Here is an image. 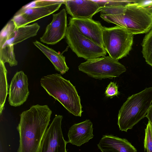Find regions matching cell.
<instances>
[{
	"mask_svg": "<svg viewBox=\"0 0 152 152\" xmlns=\"http://www.w3.org/2000/svg\"><path fill=\"white\" fill-rule=\"evenodd\" d=\"M64 0H36L32 1L25 5L22 8L23 9H27L45 7L56 4H64Z\"/></svg>",
	"mask_w": 152,
	"mask_h": 152,
	"instance_id": "cell-21",
	"label": "cell"
},
{
	"mask_svg": "<svg viewBox=\"0 0 152 152\" xmlns=\"http://www.w3.org/2000/svg\"><path fill=\"white\" fill-rule=\"evenodd\" d=\"M62 4H60L42 7L23 9L21 8L15 14L11 20L16 28L24 26L57 11Z\"/></svg>",
	"mask_w": 152,
	"mask_h": 152,
	"instance_id": "cell-11",
	"label": "cell"
},
{
	"mask_svg": "<svg viewBox=\"0 0 152 152\" xmlns=\"http://www.w3.org/2000/svg\"><path fill=\"white\" fill-rule=\"evenodd\" d=\"M78 69L96 79H112L125 72V67L110 56H103L87 60L81 63Z\"/></svg>",
	"mask_w": 152,
	"mask_h": 152,
	"instance_id": "cell-6",
	"label": "cell"
},
{
	"mask_svg": "<svg viewBox=\"0 0 152 152\" xmlns=\"http://www.w3.org/2000/svg\"><path fill=\"white\" fill-rule=\"evenodd\" d=\"M149 121L152 124V104L150 107L145 116Z\"/></svg>",
	"mask_w": 152,
	"mask_h": 152,
	"instance_id": "cell-26",
	"label": "cell"
},
{
	"mask_svg": "<svg viewBox=\"0 0 152 152\" xmlns=\"http://www.w3.org/2000/svg\"><path fill=\"white\" fill-rule=\"evenodd\" d=\"M63 118L61 115H55L45 134L39 152H67L68 142L64 138L61 128Z\"/></svg>",
	"mask_w": 152,
	"mask_h": 152,
	"instance_id": "cell-8",
	"label": "cell"
},
{
	"mask_svg": "<svg viewBox=\"0 0 152 152\" xmlns=\"http://www.w3.org/2000/svg\"><path fill=\"white\" fill-rule=\"evenodd\" d=\"M100 12L104 20L122 27L133 35L147 33L152 28V15L135 3L102 7Z\"/></svg>",
	"mask_w": 152,
	"mask_h": 152,
	"instance_id": "cell-2",
	"label": "cell"
},
{
	"mask_svg": "<svg viewBox=\"0 0 152 152\" xmlns=\"http://www.w3.org/2000/svg\"><path fill=\"white\" fill-rule=\"evenodd\" d=\"M52 113L48 105L37 104L20 115L17 128L20 137L18 152H39Z\"/></svg>",
	"mask_w": 152,
	"mask_h": 152,
	"instance_id": "cell-1",
	"label": "cell"
},
{
	"mask_svg": "<svg viewBox=\"0 0 152 152\" xmlns=\"http://www.w3.org/2000/svg\"><path fill=\"white\" fill-rule=\"evenodd\" d=\"M69 23L74 25L83 35L103 47V26L92 18H70Z\"/></svg>",
	"mask_w": 152,
	"mask_h": 152,
	"instance_id": "cell-13",
	"label": "cell"
},
{
	"mask_svg": "<svg viewBox=\"0 0 152 152\" xmlns=\"http://www.w3.org/2000/svg\"><path fill=\"white\" fill-rule=\"evenodd\" d=\"M40 83L48 94L59 102L69 113L81 116L83 111L80 97L69 80L55 73L42 77Z\"/></svg>",
	"mask_w": 152,
	"mask_h": 152,
	"instance_id": "cell-3",
	"label": "cell"
},
{
	"mask_svg": "<svg viewBox=\"0 0 152 152\" xmlns=\"http://www.w3.org/2000/svg\"><path fill=\"white\" fill-rule=\"evenodd\" d=\"M133 35L118 26L111 27L103 26V47L109 56L118 60L126 56L131 50Z\"/></svg>",
	"mask_w": 152,
	"mask_h": 152,
	"instance_id": "cell-5",
	"label": "cell"
},
{
	"mask_svg": "<svg viewBox=\"0 0 152 152\" xmlns=\"http://www.w3.org/2000/svg\"><path fill=\"white\" fill-rule=\"evenodd\" d=\"M118 88L116 83L111 82L105 90V94L106 97L112 99L115 96H117L119 94Z\"/></svg>",
	"mask_w": 152,
	"mask_h": 152,
	"instance_id": "cell-24",
	"label": "cell"
},
{
	"mask_svg": "<svg viewBox=\"0 0 152 152\" xmlns=\"http://www.w3.org/2000/svg\"><path fill=\"white\" fill-rule=\"evenodd\" d=\"M93 131L92 124L90 120L75 124L69 130L68 142L80 146L93 137Z\"/></svg>",
	"mask_w": 152,
	"mask_h": 152,
	"instance_id": "cell-14",
	"label": "cell"
},
{
	"mask_svg": "<svg viewBox=\"0 0 152 152\" xmlns=\"http://www.w3.org/2000/svg\"><path fill=\"white\" fill-rule=\"evenodd\" d=\"M144 145L147 152H152V124L149 121L145 129Z\"/></svg>",
	"mask_w": 152,
	"mask_h": 152,
	"instance_id": "cell-23",
	"label": "cell"
},
{
	"mask_svg": "<svg viewBox=\"0 0 152 152\" xmlns=\"http://www.w3.org/2000/svg\"><path fill=\"white\" fill-rule=\"evenodd\" d=\"M136 0H94L100 8L111 6H125L136 2Z\"/></svg>",
	"mask_w": 152,
	"mask_h": 152,
	"instance_id": "cell-22",
	"label": "cell"
},
{
	"mask_svg": "<svg viewBox=\"0 0 152 152\" xmlns=\"http://www.w3.org/2000/svg\"><path fill=\"white\" fill-rule=\"evenodd\" d=\"M65 37L69 46L78 57L87 60L106 55L104 47L83 35L72 24L69 23Z\"/></svg>",
	"mask_w": 152,
	"mask_h": 152,
	"instance_id": "cell-7",
	"label": "cell"
},
{
	"mask_svg": "<svg viewBox=\"0 0 152 152\" xmlns=\"http://www.w3.org/2000/svg\"><path fill=\"white\" fill-rule=\"evenodd\" d=\"M28 80L22 71L15 74L9 87L8 101L10 105L19 106L26 101L29 94Z\"/></svg>",
	"mask_w": 152,
	"mask_h": 152,
	"instance_id": "cell-10",
	"label": "cell"
},
{
	"mask_svg": "<svg viewBox=\"0 0 152 152\" xmlns=\"http://www.w3.org/2000/svg\"><path fill=\"white\" fill-rule=\"evenodd\" d=\"M64 4L67 13L74 18H92L101 8L94 0H65Z\"/></svg>",
	"mask_w": 152,
	"mask_h": 152,
	"instance_id": "cell-12",
	"label": "cell"
},
{
	"mask_svg": "<svg viewBox=\"0 0 152 152\" xmlns=\"http://www.w3.org/2000/svg\"><path fill=\"white\" fill-rule=\"evenodd\" d=\"M7 39H0V61L8 63L10 66H17L14 45L10 44Z\"/></svg>",
	"mask_w": 152,
	"mask_h": 152,
	"instance_id": "cell-18",
	"label": "cell"
},
{
	"mask_svg": "<svg viewBox=\"0 0 152 152\" xmlns=\"http://www.w3.org/2000/svg\"><path fill=\"white\" fill-rule=\"evenodd\" d=\"M7 70L4 63L0 61V114L1 115L4 109V106L8 93V84Z\"/></svg>",
	"mask_w": 152,
	"mask_h": 152,
	"instance_id": "cell-19",
	"label": "cell"
},
{
	"mask_svg": "<svg viewBox=\"0 0 152 152\" xmlns=\"http://www.w3.org/2000/svg\"><path fill=\"white\" fill-rule=\"evenodd\" d=\"M102 152H137L126 139L112 135H105L97 145Z\"/></svg>",
	"mask_w": 152,
	"mask_h": 152,
	"instance_id": "cell-15",
	"label": "cell"
},
{
	"mask_svg": "<svg viewBox=\"0 0 152 152\" xmlns=\"http://www.w3.org/2000/svg\"><path fill=\"white\" fill-rule=\"evenodd\" d=\"M33 43L49 60L56 70L59 72L61 74L63 75L68 71L69 68L66 64L65 58L62 54L37 40Z\"/></svg>",
	"mask_w": 152,
	"mask_h": 152,
	"instance_id": "cell-16",
	"label": "cell"
},
{
	"mask_svg": "<svg viewBox=\"0 0 152 152\" xmlns=\"http://www.w3.org/2000/svg\"><path fill=\"white\" fill-rule=\"evenodd\" d=\"M152 104V87L129 96L119 110L118 124L120 130L127 132L145 117Z\"/></svg>",
	"mask_w": 152,
	"mask_h": 152,
	"instance_id": "cell-4",
	"label": "cell"
},
{
	"mask_svg": "<svg viewBox=\"0 0 152 152\" xmlns=\"http://www.w3.org/2000/svg\"><path fill=\"white\" fill-rule=\"evenodd\" d=\"M142 52L146 63L152 67V28L144 37Z\"/></svg>",
	"mask_w": 152,
	"mask_h": 152,
	"instance_id": "cell-20",
	"label": "cell"
},
{
	"mask_svg": "<svg viewBox=\"0 0 152 152\" xmlns=\"http://www.w3.org/2000/svg\"><path fill=\"white\" fill-rule=\"evenodd\" d=\"M67 26L66 10L63 9L53 15L52 20L46 27L40 41L48 45L57 44L65 37Z\"/></svg>",
	"mask_w": 152,
	"mask_h": 152,
	"instance_id": "cell-9",
	"label": "cell"
},
{
	"mask_svg": "<svg viewBox=\"0 0 152 152\" xmlns=\"http://www.w3.org/2000/svg\"><path fill=\"white\" fill-rule=\"evenodd\" d=\"M40 28L37 23L15 28L10 35L7 42L14 45L37 35Z\"/></svg>",
	"mask_w": 152,
	"mask_h": 152,
	"instance_id": "cell-17",
	"label": "cell"
},
{
	"mask_svg": "<svg viewBox=\"0 0 152 152\" xmlns=\"http://www.w3.org/2000/svg\"><path fill=\"white\" fill-rule=\"evenodd\" d=\"M135 4L152 15V0H138Z\"/></svg>",
	"mask_w": 152,
	"mask_h": 152,
	"instance_id": "cell-25",
	"label": "cell"
}]
</instances>
